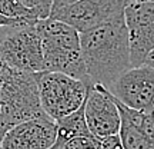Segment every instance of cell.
Wrapping results in <instances>:
<instances>
[{"label": "cell", "instance_id": "cell-5", "mask_svg": "<svg viewBox=\"0 0 154 149\" xmlns=\"http://www.w3.org/2000/svg\"><path fill=\"white\" fill-rule=\"evenodd\" d=\"M36 23L0 26V62L32 73L43 70V50Z\"/></svg>", "mask_w": 154, "mask_h": 149}, {"label": "cell", "instance_id": "cell-21", "mask_svg": "<svg viewBox=\"0 0 154 149\" xmlns=\"http://www.w3.org/2000/svg\"><path fill=\"white\" fill-rule=\"evenodd\" d=\"M131 2H144V0H131Z\"/></svg>", "mask_w": 154, "mask_h": 149}, {"label": "cell", "instance_id": "cell-10", "mask_svg": "<svg viewBox=\"0 0 154 149\" xmlns=\"http://www.w3.org/2000/svg\"><path fill=\"white\" fill-rule=\"evenodd\" d=\"M56 122L46 113L7 129L0 139L2 149H49L56 142Z\"/></svg>", "mask_w": 154, "mask_h": 149}, {"label": "cell", "instance_id": "cell-23", "mask_svg": "<svg viewBox=\"0 0 154 149\" xmlns=\"http://www.w3.org/2000/svg\"><path fill=\"white\" fill-rule=\"evenodd\" d=\"M0 149H2V146H0Z\"/></svg>", "mask_w": 154, "mask_h": 149}, {"label": "cell", "instance_id": "cell-11", "mask_svg": "<svg viewBox=\"0 0 154 149\" xmlns=\"http://www.w3.org/2000/svg\"><path fill=\"white\" fill-rule=\"evenodd\" d=\"M56 126H57L56 144H59L60 146H63L67 141L76 138V136L90 135V131L86 123V118H84V105L70 115L57 119Z\"/></svg>", "mask_w": 154, "mask_h": 149}, {"label": "cell", "instance_id": "cell-4", "mask_svg": "<svg viewBox=\"0 0 154 149\" xmlns=\"http://www.w3.org/2000/svg\"><path fill=\"white\" fill-rule=\"evenodd\" d=\"M40 106L46 115L57 121L82 108L88 86L83 80L60 72H36Z\"/></svg>", "mask_w": 154, "mask_h": 149}, {"label": "cell", "instance_id": "cell-1", "mask_svg": "<svg viewBox=\"0 0 154 149\" xmlns=\"http://www.w3.org/2000/svg\"><path fill=\"white\" fill-rule=\"evenodd\" d=\"M80 46L91 85L110 89L123 73L133 67L126 20L82 32Z\"/></svg>", "mask_w": 154, "mask_h": 149}, {"label": "cell", "instance_id": "cell-6", "mask_svg": "<svg viewBox=\"0 0 154 149\" xmlns=\"http://www.w3.org/2000/svg\"><path fill=\"white\" fill-rule=\"evenodd\" d=\"M131 0H77L72 5L50 10L51 19L70 24L79 32L106 23L124 20V9Z\"/></svg>", "mask_w": 154, "mask_h": 149}, {"label": "cell", "instance_id": "cell-9", "mask_svg": "<svg viewBox=\"0 0 154 149\" xmlns=\"http://www.w3.org/2000/svg\"><path fill=\"white\" fill-rule=\"evenodd\" d=\"M84 118L90 133L96 138H107L120 131L121 116L113 95L100 85H91L84 102Z\"/></svg>", "mask_w": 154, "mask_h": 149}, {"label": "cell", "instance_id": "cell-17", "mask_svg": "<svg viewBox=\"0 0 154 149\" xmlns=\"http://www.w3.org/2000/svg\"><path fill=\"white\" fill-rule=\"evenodd\" d=\"M77 0H53L51 2V10L53 9H57V7H61V6H67V5H72Z\"/></svg>", "mask_w": 154, "mask_h": 149}, {"label": "cell", "instance_id": "cell-14", "mask_svg": "<svg viewBox=\"0 0 154 149\" xmlns=\"http://www.w3.org/2000/svg\"><path fill=\"white\" fill-rule=\"evenodd\" d=\"M113 98H114V96H113ZM114 100H116V103H117L119 111H120L123 115H126L154 144V113H143V112L134 111V109H130V108L124 106L121 102H119V100L116 99V98H114Z\"/></svg>", "mask_w": 154, "mask_h": 149}, {"label": "cell", "instance_id": "cell-8", "mask_svg": "<svg viewBox=\"0 0 154 149\" xmlns=\"http://www.w3.org/2000/svg\"><path fill=\"white\" fill-rule=\"evenodd\" d=\"M133 66L143 65L154 49V0L130 2L124 9Z\"/></svg>", "mask_w": 154, "mask_h": 149}, {"label": "cell", "instance_id": "cell-3", "mask_svg": "<svg viewBox=\"0 0 154 149\" xmlns=\"http://www.w3.org/2000/svg\"><path fill=\"white\" fill-rule=\"evenodd\" d=\"M42 113L36 75L0 62V128L7 131Z\"/></svg>", "mask_w": 154, "mask_h": 149}, {"label": "cell", "instance_id": "cell-20", "mask_svg": "<svg viewBox=\"0 0 154 149\" xmlns=\"http://www.w3.org/2000/svg\"><path fill=\"white\" fill-rule=\"evenodd\" d=\"M3 135H5V131H3V129H0V139L3 138Z\"/></svg>", "mask_w": 154, "mask_h": 149}, {"label": "cell", "instance_id": "cell-15", "mask_svg": "<svg viewBox=\"0 0 154 149\" xmlns=\"http://www.w3.org/2000/svg\"><path fill=\"white\" fill-rule=\"evenodd\" d=\"M100 138H96L94 135H83L67 141L61 146V149H99Z\"/></svg>", "mask_w": 154, "mask_h": 149}, {"label": "cell", "instance_id": "cell-18", "mask_svg": "<svg viewBox=\"0 0 154 149\" xmlns=\"http://www.w3.org/2000/svg\"><path fill=\"white\" fill-rule=\"evenodd\" d=\"M144 63H146V65H149V66H151L154 69V49L150 52L149 55H147V57H146Z\"/></svg>", "mask_w": 154, "mask_h": 149}, {"label": "cell", "instance_id": "cell-19", "mask_svg": "<svg viewBox=\"0 0 154 149\" xmlns=\"http://www.w3.org/2000/svg\"><path fill=\"white\" fill-rule=\"evenodd\" d=\"M49 149H61V146H60V145H59V144H56V142H54V144L51 145V146H50Z\"/></svg>", "mask_w": 154, "mask_h": 149}, {"label": "cell", "instance_id": "cell-16", "mask_svg": "<svg viewBox=\"0 0 154 149\" xmlns=\"http://www.w3.org/2000/svg\"><path fill=\"white\" fill-rule=\"evenodd\" d=\"M22 3L27 6V7H32V9H36V10L40 13L42 19H46V17L50 16V10H51V2L53 0H20Z\"/></svg>", "mask_w": 154, "mask_h": 149}, {"label": "cell", "instance_id": "cell-7", "mask_svg": "<svg viewBox=\"0 0 154 149\" xmlns=\"http://www.w3.org/2000/svg\"><path fill=\"white\" fill-rule=\"evenodd\" d=\"M109 90L127 108L143 113H154V69L149 65L133 66Z\"/></svg>", "mask_w": 154, "mask_h": 149}, {"label": "cell", "instance_id": "cell-2", "mask_svg": "<svg viewBox=\"0 0 154 149\" xmlns=\"http://www.w3.org/2000/svg\"><path fill=\"white\" fill-rule=\"evenodd\" d=\"M43 50V70L60 72L91 86L83 60L80 33L57 19L46 17L36 23Z\"/></svg>", "mask_w": 154, "mask_h": 149}, {"label": "cell", "instance_id": "cell-13", "mask_svg": "<svg viewBox=\"0 0 154 149\" xmlns=\"http://www.w3.org/2000/svg\"><path fill=\"white\" fill-rule=\"evenodd\" d=\"M0 13L20 22H37L42 19L36 9L27 7L20 0H0Z\"/></svg>", "mask_w": 154, "mask_h": 149}, {"label": "cell", "instance_id": "cell-22", "mask_svg": "<svg viewBox=\"0 0 154 149\" xmlns=\"http://www.w3.org/2000/svg\"><path fill=\"white\" fill-rule=\"evenodd\" d=\"M0 129H2V128H0ZM3 131H5V129H3ZM5 132H6V131H5Z\"/></svg>", "mask_w": 154, "mask_h": 149}, {"label": "cell", "instance_id": "cell-12", "mask_svg": "<svg viewBox=\"0 0 154 149\" xmlns=\"http://www.w3.org/2000/svg\"><path fill=\"white\" fill-rule=\"evenodd\" d=\"M120 112V111H119ZM121 116V125L119 136L123 144V149H154V144L133 123L126 115Z\"/></svg>", "mask_w": 154, "mask_h": 149}]
</instances>
